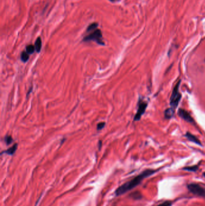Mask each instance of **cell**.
I'll list each match as a JSON object with an SVG mask.
<instances>
[{"mask_svg": "<svg viewBox=\"0 0 205 206\" xmlns=\"http://www.w3.org/2000/svg\"><path fill=\"white\" fill-rule=\"evenodd\" d=\"M156 172H157V170H153V169L145 170V171L141 172L140 175H137L131 181L126 182L125 184L121 185V186L117 188V189L115 192V194H116L117 196H119L126 193L127 192L132 190V189L135 188L137 186H138V185L145 178L148 177L155 174Z\"/></svg>", "mask_w": 205, "mask_h": 206, "instance_id": "6da1fadb", "label": "cell"}, {"mask_svg": "<svg viewBox=\"0 0 205 206\" xmlns=\"http://www.w3.org/2000/svg\"><path fill=\"white\" fill-rule=\"evenodd\" d=\"M84 42H89V41H94L97 44L100 45H104L105 43L102 40V34L100 30L96 29L93 32L84 37L83 39Z\"/></svg>", "mask_w": 205, "mask_h": 206, "instance_id": "7a4b0ae2", "label": "cell"}, {"mask_svg": "<svg viewBox=\"0 0 205 206\" xmlns=\"http://www.w3.org/2000/svg\"><path fill=\"white\" fill-rule=\"evenodd\" d=\"M180 81H179L178 83L176 84L175 86L173 92L170 98V106H171V109H173L174 111L175 109L177 107L179 102L181 98V94L179 93V88L180 86Z\"/></svg>", "mask_w": 205, "mask_h": 206, "instance_id": "3957f363", "label": "cell"}, {"mask_svg": "<svg viewBox=\"0 0 205 206\" xmlns=\"http://www.w3.org/2000/svg\"><path fill=\"white\" fill-rule=\"evenodd\" d=\"M188 190L193 194L198 196L205 197V190L197 184H190L188 185Z\"/></svg>", "mask_w": 205, "mask_h": 206, "instance_id": "277c9868", "label": "cell"}, {"mask_svg": "<svg viewBox=\"0 0 205 206\" xmlns=\"http://www.w3.org/2000/svg\"><path fill=\"white\" fill-rule=\"evenodd\" d=\"M147 106H148V103L145 101H141L138 102V110H137L136 115L134 116V121H139L141 119L142 115L144 114V113L145 112L146 108H147Z\"/></svg>", "mask_w": 205, "mask_h": 206, "instance_id": "5b68a950", "label": "cell"}, {"mask_svg": "<svg viewBox=\"0 0 205 206\" xmlns=\"http://www.w3.org/2000/svg\"><path fill=\"white\" fill-rule=\"evenodd\" d=\"M178 115L180 118H182L183 119H184L185 121H187L189 123H194V120L193 119L192 116L185 110L180 109L178 110Z\"/></svg>", "mask_w": 205, "mask_h": 206, "instance_id": "8992f818", "label": "cell"}, {"mask_svg": "<svg viewBox=\"0 0 205 206\" xmlns=\"http://www.w3.org/2000/svg\"><path fill=\"white\" fill-rule=\"evenodd\" d=\"M186 137L188 138V139L196 144H197V145H201V142L194 135H193L192 134L190 133H187L186 134Z\"/></svg>", "mask_w": 205, "mask_h": 206, "instance_id": "52a82bcc", "label": "cell"}, {"mask_svg": "<svg viewBox=\"0 0 205 206\" xmlns=\"http://www.w3.org/2000/svg\"><path fill=\"white\" fill-rule=\"evenodd\" d=\"M34 47L36 48V51L37 53H40L41 48H42V40H41V38L40 37H37V39H36L34 44Z\"/></svg>", "mask_w": 205, "mask_h": 206, "instance_id": "ba28073f", "label": "cell"}, {"mask_svg": "<svg viewBox=\"0 0 205 206\" xmlns=\"http://www.w3.org/2000/svg\"><path fill=\"white\" fill-rule=\"evenodd\" d=\"M17 148V144L15 143V145H13L11 148H10L8 150L4 151V153L7 154H8V155H11L12 156V155H13L15 153Z\"/></svg>", "mask_w": 205, "mask_h": 206, "instance_id": "9c48e42d", "label": "cell"}, {"mask_svg": "<svg viewBox=\"0 0 205 206\" xmlns=\"http://www.w3.org/2000/svg\"><path fill=\"white\" fill-rule=\"evenodd\" d=\"M28 59H29V54L25 51L22 52L21 54H20V60H22V61L25 63L28 60Z\"/></svg>", "mask_w": 205, "mask_h": 206, "instance_id": "30bf717a", "label": "cell"}, {"mask_svg": "<svg viewBox=\"0 0 205 206\" xmlns=\"http://www.w3.org/2000/svg\"><path fill=\"white\" fill-rule=\"evenodd\" d=\"M174 111L173 109H172L171 108L167 109L165 112V113H164L166 118H167V119L171 118L173 116V115H174Z\"/></svg>", "mask_w": 205, "mask_h": 206, "instance_id": "8fae6325", "label": "cell"}, {"mask_svg": "<svg viewBox=\"0 0 205 206\" xmlns=\"http://www.w3.org/2000/svg\"><path fill=\"white\" fill-rule=\"evenodd\" d=\"M36 51V48L34 45H29L26 47V52L30 55L34 53V52Z\"/></svg>", "mask_w": 205, "mask_h": 206, "instance_id": "7c38bea8", "label": "cell"}, {"mask_svg": "<svg viewBox=\"0 0 205 206\" xmlns=\"http://www.w3.org/2000/svg\"><path fill=\"white\" fill-rule=\"evenodd\" d=\"M97 27H98V24H97V23H92V24H91L87 27V32L92 31H93L95 29H96Z\"/></svg>", "mask_w": 205, "mask_h": 206, "instance_id": "4fadbf2b", "label": "cell"}, {"mask_svg": "<svg viewBox=\"0 0 205 206\" xmlns=\"http://www.w3.org/2000/svg\"><path fill=\"white\" fill-rule=\"evenodd\" d=\"M184 170L188 171H193L195 172L198 169V167L197 166H193V167H186L183 168Z\"/></svg>", "mask_w": 205, "mask_h": 206, "instance_id": "5bb4252c", "label": "cell"}, {"mask_svg": "<svg viewBox=\"0 0 205 206\" xmlns=\"http://www.w3.org/2000/svg\"><path fill=\"white\" fill-rule=\"evenodd\" d=\"M4 140L7 145H10L13 142V139L11 136H6L4 138Z\"/></svg>", "mask_w": 205, "mask_h": 206, "instance_id": "9a60e30c", "label": "cell"}, {"mask_svg": "<svg viewBox=\"0 0 205 206\" xmlns=\"http://www.w3.org/2000/svg\"><path fill=\"white\" fill-rule=\"evenodd\" d=\"M105 126V122H100L99 123H97V130H101L103 129L104 128Z\"/></svg>", "mask_w": 205, "mask_h": 206, "instance_id": "2e32d148", "label": "cell"}, {"mask_svg": "<svg viewBox=\"0 0 205 206\" xmlns=\"http://www.w3.org/2000/svg\"><path fill=\"white\" fill-rule=\"evenodd\" d=\"M132 198L135 199H139L141 198V195L138 192H136L134 193L132 195Z\"/></svg>", "mask_w": 205, "mask_h": 206, "instance_id": "e0dca14e", "label": "cell"}, {"mask_svg": "<svg viewBox=\"0 0 205 206\" xmlns=\"http://www.w3.org/2000/svg\"><path fill=\"white\" fill-rule=\"evenodd\" d=\"M172 202L167 201H164L163 203H162V204H161L157 206H172Z\"/></svg>", "mask_w": 205, "mask_h": 206, "instance_id": "ac0fdd59", "label": "cell"}, {"mask_svg": "<svg viewBox=\"0 0 205 206\" xmlns=\"http://www.w3.org/2000/svg\"><path fill=\"white\" fill-rule=\"evenodd\" d=\"M99 150H100V147H102V141L99 140Z\"/></svg>", "mask_w": 205, "mask_h": 206, "instance_id": "d6986e66", "label": "cell"}, {"mask_svg": "<svg viewBox=\"0 0 205 206\" xmlns=\"http://www.w3.org/2000/svg\"><path fill=\"white\" fill-rule=\"evenodd\" d=\"M203 175H204V177H205V172H204V174H203Z\"/></svg>", "mask_w": 205, "mask_h": 206, "instance_id": "ffe728a7", "label": "cell"}]
</instances>
